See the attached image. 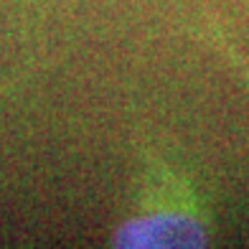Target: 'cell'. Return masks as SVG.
Returning a JSON list of instances; mask_svg holds the SVG:
<instances>
[{
    "mask_svg": "<svg viewBox=\"0 0 249 249\" xmlns=\"http://www.w3.org/2000/svg\"><path fill=\"white\" fill-rule=\"evenodd\" d=\"M115 247H203L206 226L191 211L165 209L127 219L115 231Z\"/></svg>",
    "mask_w": 249,
    "mask_h": 249,
    "instance_id": "cell-1",
    "label": "cell"
}]
</instances>
